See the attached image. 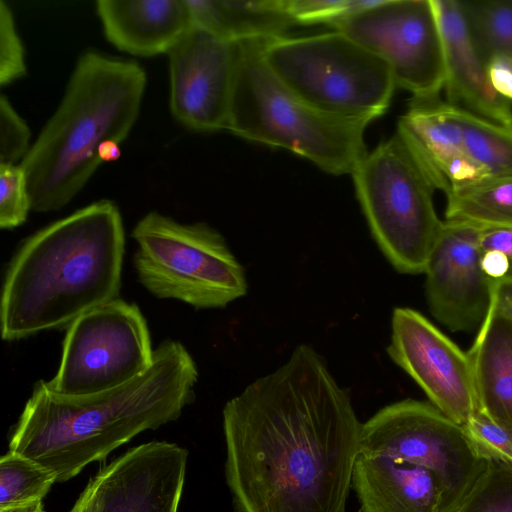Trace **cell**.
<instances>
[{
    "instance_id": "cell-28",
    "label": "cell",
    "mask_w": 512,
    "mask_h": 512,
    "mask_svg": "<svg viewBox=\"0 0 512 512\" xmlns=\"http://www.w3.org/2000/svg\"><path fill=\"white\" fill-rule=\"evenodd\" d=\"M376 0H283L295 24L325 23L331 26L339 19L368 8Z\"/></svg>"
},
{
    "instance_id": "cell-3",
    "label": "cell",
    "mask_w": 512,
    "mask_h": 512,
    "mask_svg": "<svg viewBox=\"0 0 512 512\" xmlns=\"http://www.w3.org/2000/svg\"><path fill=\"white\" fill-rule=\"evenodd\" d=\"M124 246L120 211L106 199L28 237L5 273L2 339L68 327L82 314L117 299Z\"/></svg>"
},
{
    "instance_id": "cell-26",
    "label": "cell",
    "mask_w": 512,
    "mask_h": 512,
    "mask_svg": "<svg viewBox=\"0 0 512 512\" xmlns=\"http://www.w3.org/2000/svg\"><path fill=\"white\" fill-rule=\"evenodd\" d=\"M454 512H512V464L489 458L485 472Z\"/></svg>"
},
{
    "instance_id": "cell-36",
    "label": "cell",
    "mask_w": 512,
    "mask_h": 512,
    "mask_svg": "<svg viewBox=\"0 0 512 512\" xmlns=\"http://www.w3.org/2000/svg\"><path fill=\"white\" fill-rule=\"evenodd\" d=\"M120 143L114 140H107L98 149V158L102 162L116 161L121 156Z\"/></svg>"
},
{
    "instance_id": "cell-37",
    "label": "cell",
    "mask_w": 512,
    "mask_h": 512,
    "mask_svg": "<svg viewBox=\"0 0 512 512\" xmlns=\"http://www.w3.org/2000/svg\"><path fill=\"white\" fill-rule=\"evenodd\" d=\"M0 512H45L42 500L0 507Z\"/></svg>"
},
{
    "instance_id": "cell-10",
    "label": "cell",
    "mask_w": 512,
    "mask_h": 512,
    "mask_svg": "<svg viewBox=\"0 0 512 512\" xmlns=\"http://www.w3.org/2000/svg\"><path fill=\"white\" fill-rule=\"evenodd\" d=\"M153 357L140 309L117 298L68 326L58 371L44 383L49 391L65 397L97 394L136 379L150 368Z\"/></svg>"
},
{
    "instance_id": "cell-14",
    "label": "cell",
    "mask_w": 512,
    "mask_h": 512,
    "mask_svg": "<svg viewBox=\"0 0 512 512\" xmlns=\"http://www.w3.org/2000/svg\"><path fill=\"white\" fill-rule=\"evenodd\" d=\"M187 457L166 441L129 449L88 482L89 512H177Z\"/></svg>"
},
{
    "instance_id": "cell-35",
    "label": "cell",
    "mask_w": 512,
    "mask_h": 512,
    "mask_svg": "<svg viewBox=\"0 0 512 512\" xmlns=\"http://www.w3.org/2000/svg\"><path fill=\"white\" fill-rule=\"evenodd\" d=\"M491 305L503 316L512 320V273L500 280H492Z\"/></svg>"
},
{
    "instance_id": "cell-17",
    "label": "cell",
    "mask_w": 512,
    "mask_h": 512,
    "mask_svg": "<svg viewBox=\"0 0 512 512\" xmlns=\"http://www.w3.org/2000/svg\"><path fill=\"white\" fill-rule=\"evenodd\" d=\"M442 36L447 102L485 119L512 126V103L491 86L480 50L459 0H432Z\"/></svg>"
},
{
    "instance_id": "cell-22",
    "label": "cell",
    "mask_w": 512,
    "mask_h": 512,
    "mask_svg": "<svg viewBox=\"0 0 512 512\" xmlns=\"http://www.w3.org/2000/svg\"><path fill=\"white\" fill-rule=\"evenodd\" d=\"M445 221L512 228V177L487 178L446 195Z\"/></svg>"
},
{
    "instance_id": "cell-23",
    "label": "cell",
    "mask_w": 512,
    "mask_h": 512,
    "mask_svg": "<svg viewBox=\"0 0 512 512\" xmlns=\"http://www.w3.org/2000/svg\"><path fill=\"white\" fill-rule=\"evenodd\" d=\"M454 106V105H453ZM465 149L487 178L512 177V126L454 106Z\"/></svg>"
},
{
    "instance_id": "cell-38",
    "label": "cell",
    "mask_w": 512,
    "mask_h": 512,
    "mask_svg": "<svg viewBox=\"0 0 512 512\" xmlns=\"http://www.w3.org/2000/svg\"><path fill=\"white\" fill-rule=\"evenodd\" d=\"M70 512H89V487L87 485Z\"/></svg>"
},
{
    "instance_id": "cell-32",
    "label": "cell",
    "mask_w": 512,
    "mask_h": 512,
    "mask_svg": "<svg viewBox=\"0 0 512 512\" xmlns=\"http://www.w3.org/2000/svg\"><path fill=\"white\" fill-rule=\"evenodd\" d=\"M487 73L493 89L512 103V56L496 53L487 62Z\"/></svg>"
},
{
    "instance_id": "cell-25",
    "label": "cell",
    "mask_w": 512,
    "mask_h": 512,
    "mask_svg": "<svg viewBox=\"0 0 512 512\" xmlns=\"http://www.w3.org/2000/svg\"><path fill=\"white\" fill-rule=\"evenodd\" d=\"M460 2L487 61L496 53L512 56V0Z\"/></svg>"
},
{
    "instance_id": "cell-31",
    "label": "cell",
    "mask_w": 512,
    "mask_h": 512,
    "mask_svg": "<svg viewBox=\"0 0 512 512\" xmlns=\"http://www.w3.org/2000/svg\"><path fill=\"white\" fill-rule=\"evenodd\" d=\"M31 133L5 95L0 96V164H16L31 148Z\"/></svg>"
},
{
    "instance_id": "cell-6",
    "label": "cell",
    "mask_w": 512,
    "mask_h": 512,
    "mask_svg": "<svg viewBox=\"0 0 512 512\" xmlns=\"http://www.w3.org/2000/svg\"><path fill=\"white\" fill-rule=\"evenodd\" d=\"M262 55L292 92L334 117L370 123L385 113L396 89L380 57L336 30L264 40Z\"/></svg>"
},
{
    "instance_id": "cell-29",
    "label": "cell",
    "mask_w": 512,
    "mask_h": 512,
    "mask_svg": "<svg viewBox=\"0 0 512 512\" xmlns=\"http://www.w3.org/2000/svg\"><path fill=\"white\" fill-rule=\"evenodd\" d=\"M25 73V51L13 13L8 4L0 0V85H8Z\"/></svg>"
},
{
    "instance_id": "cell-1",
    "label": "cell",
    "mask_w": 512,
    "mask_h": 512,
    "mask_svg": "<svg viewBox=\"0 0 512 512\" xmlns=\"http://www.w3.org/2000/svg\"><path fill=\"white\" fill-rule=\"evenodd\" d=\"M362 423L310 346L223 409L234 512H346Z\"/></svg>"
},
{
    "instance_id": "cell-21",
    "label": "cell",
    "mask_w": 512,
    "mask_h": 512,
    "mask_svg": "<svg viewBox=\"0 0 512 512\" xmlns=\"http://www.w3.org/2000/svg\"><path fill=\"white\" fill-rule=\"evenodd\" d=\"M194 26L231 42L284 36L295 22L283 0H185Z\"/></svg>"
},
{
    "instance_id": "cell-9",
    "label": "cell",
    "mask_w": 512,
    "mask_h": 512,
    "mask_svg": "<svg viewBox=\"0 0 512 512\" xmlns=\"http://www.w3.org/2000/svg\"><path fill=\"white\" fill-rule=\"evenodd\" d=\"M360 453L430 470L442 487L443 512L462 504L489 463L463 426L430 402L414 399L389 404L362 423Z\"/></svg>"
},
{
    "instance_id": "cell-7",
    "label": "cell",
    "mask_w": 512,
    "mask_h": 512,
    "mask_svg": "<svg viewBox=\"0 0 512 512\" xmlns=\"http://www.w3.org/2000/svg\"><path fill=\"white\" fill-rule=\"evenodd\" d=\"M371 234L400 273H424L443 223L435 189L401 137L378 144L351 173Z\"/></svg>"
},
{
    "instance_id": "cell-33",
    "label": "cell",
    "mask_w": 512,
    "mask_h": 512,
    "mask_svg": "<svg viewBox=\"0 0 512 512\" xmlns=\"http://www.w3.org/2000/svg\"><path fill=\"white\" fill-rule=\"evenodd\" d=\"M479 247L482 252H501L512 261V228L480 227Z\"/></svg>"
},
{
    "instance_id": "cell-4",
    "label": "cell",
    "mask_w": 512,
    "mask_h": 512,
    "mask_svg": "<svg viewBox=\"0 0 512 512\" xmlns=\"http://www.w3.org/2000/svg\"><path fill=\"white\" fill-rule=\"evenodd\" d=\"M146 81L134 61L94 51L78 58L59 105L20 162L32 210L57 211L77 195L101 164L100 145L128 136Z\"/></svg>"
},
{
    "instance_id": "cell-5",
    "label": "cell",
    "mask_w": 512,
    "mask_h": 512,
    "mask_svg": "<svg viewBox=\"0 0 512 512\" xmlns=\"http://www.w3.org/2000/svg\"><path fill=\"white\" fill-rule=\"evenodd\" d=\"M264 40L237 44V64L226 129L244 139L287 149L321 170L353 172L368 152L366 121L325 114L302 100L271 71Z\"/></svg>"
},
{
    "instance_id": "cell-18",
    "label": "cell",
    "mask_w": 512,
    "mask_h": 512,
    "mask_svg": "<svg viewBox=\"0 0 512 512\" xmlns=\"http://www.w3.org/2000/svg\"><path fill=\"white\" fill-rule=\"evenodd\" d=\"M352 488L360 512H443V491L427 468L383 455L359 452Z\"/></svg>"
},
{
    "instance_id": "cell-19",
    "label": "cell",
    "mask_w": 512,
    "mask_h": 512,
    "mask_svg": "<svg viewBox=\"0 0 512 512\" xmlns=\"http://www.w3.org/2000/svg\"><path fill=\"white\" fill-rule=\"evenodd\" d=\"M107 40L141 57L167 54L193 26L185 0H98Z\"/></svg>"
},
{
    "instance_id": "cell-11",
    "label": "cell",
    "mask_w": 512,
    "mask_h": 512,
    "mask_svg": "<svg viewBox=\"0 0 512 512\" xmlns=\"http://www.w3.org/2000/svg\"><path fill=\"white\" fill-rule=\"evenodd\" d=\"M331 27L380 57L396 88L417 98L438 97L444 88V46L432 0H376Z\"/></svg>"
},
{
    "instance_id": "cell-30",
    "label": "cell",
    "mask_w": 512,
    "mask_h": 512,
    "mask_svg": "<svg viewBox=\"0 0 512 512\" xmlns=\"http://www.w3.org/2000/svg\"><path fill=\"white\" fill-rule=\"evenodd\" d=\"M488 457L512 464V430L494 421L481 410L475 412L463 426Z\"/></svg>"
},
{
    "instance_id": "cell-24",
    "label": "cell",
    "mask_w": 512,
    "mask_h": 512,
    "mask_svg": "<svg viewBox=\"0 0 512 512\" xmlns=\"http://www.w3.org/2000/svg\"><path fill=\"white\" fill-rule=\"evenodd\" d=\"M55 482L53 471L9 450L0 459V507L43 500Z\"/></svg>"
},
{
    "instance_id": "cell-13",
    "label": "cell",
    "mask_w": 512,
    "mask_h": 512,
    "mask_svg": "<svg viewBox=\"0 0 512 512\" xmlns=\"http://www.w3.org/2000/svg\"><path fill=\"white\" fill-rule=\"evenodd\" d=\"M170 109L197 132L226 129L237 64V44L192 26L166 54Z\"/></svg>"
},
{
    "instance_id": "cell-27",
    "label": "cell",
    "mask_w": 512,
    "mask_h": 512,
    "mask_svg": "<svg viewBox=\"0 0 512 512\" xmlns=\"http://www.w3.org/2000/svg\"><path fill=\"white\" fill-rule=\"evenodd\" d=\"M32 210L28 182L20 164H0V227L12 229Z\"/></svg>"
},
{
    "instance_id": "cell-8",
    "label": "cell",
    "mask_w": 512,
    "mask_h": 512,
    "mask_svg": "<svg viewBox=\"0 0 512 512\" xmlns=\"http://www.w3.org/2000/svg\"><path fill=\"white\" fill-rule=\"evenodd\" d=\"M131 236L138 245V280L159 299L211 309L225 307L247 292L242 265L223 236L206 223L182 224L151 211Z\"/></svg>"
},
{
    "instance_id": "cell-15",
    "label": "cell",
    "mask_w": 512,
    "mask_h": 512,
    "mask_svg": "<svg viewBox=\"0 0 512 512\" xmlns=\"http://www.w3.org/2000/svg\"><path fill=\"white\" fill-rule=\"evenodd\" d=\"M480 227L444 221L424 274L433 317L454 332L479 329L491 305L492 280L482 271Z\"/></svg>"
},
{
    "instance_id": "cell-20",
    "label": "cell",
    "mask_w": 512,
    "mask_h": 512,
    "mask_svg": "<svg viewBox=\"0 0 512 512\" xmlns=\"http://www.w3.org/2000/svg\"><path fill=\"white\" fill-rule=\"evenodd\" d=\"M467 353L479 410L512 430V320L490 305Z\"/></svg>"
},
{
    "instance_id": "cell-16",
    "label": "cell",
    "mask_w": 512,
    "mask_h": 512,
    "mask_svg": "<svg viewBox=\"0 0 512 512\" xmlns=\"http://www.w3.org/2000/svg\"><path fill=\"white\" fill-rule=\"evenodd\" d=\"M396 133L435 190L451 191L487 179L470 159L454 106L438 97H412Z\"/></svg>"
},
{
    "instance_id": "cell-2",
    "label": "cell",
    "mask_w": 512,
    "mask_h": 512,
    "mask_svg": "<svg viewBox=\"0 0 512 512\" xmlns=\"http://www.w3.org/2000/svg\"><path fill=\"white\" fill-rule=\"evenodd\" d=\"M198 370L187 349L165 340L142 375L115 389L65 397L34 387L11 436V451L65 482L146 430L177 420L195 399Z\"/></svg>"
},
{
    "instance_id": "cell-34",
    "label": "cell",
    "mask_w": 512,
    "mask_h": 512,
    "mask_svg": "<svg viewBox=\"0 0 512 512\" xmlns=\"http://www.w3.org/2000/svg\"><path fill=\"white\" fill-rule=\"evenodd\" d=\"M480 266L483 273L491 280H500L512 273L511 259L498 251L482 252Z\"/></svg>"
},
{
    "instance_id": "cell-12",
    "label": "cell",
    "mask_w": 512,
    "mask_h": 512,
    "mask_svg": "<svg viewBox=\"0 0 512 512\" xmlns=\"http://www.w3.org/2000/svg\"><path fill=\"white\" fill-rule=\"evenodd\" d=\"M387 352L430 403L457 424L465 426L479 410L468 353L418 311L393 310Z\"/></svg>"
}]
</instances>
